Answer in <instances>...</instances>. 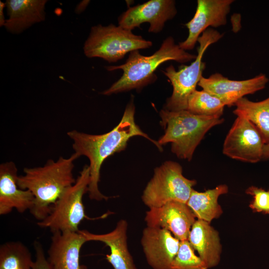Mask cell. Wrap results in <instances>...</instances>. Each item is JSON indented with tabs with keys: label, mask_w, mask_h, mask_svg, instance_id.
<instances>
[{
	"label": "cell",
	"mask_w": 269,
	"mask_h": 269,
	"mask_svg": "<svg viewBox=\"0 0 269 269\" xmlns=\"http://www.w3.org/2000/svg\"><path fill=\"white\" fill-rule=\"evenodd\" d=\"M196 218L186 203L171 201L161 207L150 208L144 220L147 227L165 229L182 241L188 240Z\"/></svg>",
	"instance_id": "obj_10"
},
{
	"label": "cell",
	"mask_w": 269,
	"mask_h": 269,
	"mask_svg": "<svg viewBox=\"0 0 269 269\" xmlns=\"http://www.w3.org/2000/svg\"><path fill=\"white\" fill-rule=\"evenodd\" d=\"M134 113V98H132L119 124L111 131L101 134H91L74 130L67 133L72 141L74 152L79 157H87L89 160L90 182L88 193L90 199L101 201L109 199L99 189L101 166L108 157L124 150L130 138L142 136L150 140L159 150H162V146L157 141L149 137L136 124Z\"/></svg>",
	"instance_id": "obj_1"
},
{
	"label": "cell",
	"mask_w": 269,
	"mask_h": 269,
	"mask_svg": "<svg viewBox=\"0 0 269 269\" xmlns=\"http://www.w3.org/2000/svg\"><path fill=\"white\" fill-rule=\"evenodd\" d=\"M90 182L89 165H85L75 182L68 188L52 206L49 214L37 225L49 229L52 233L77 232L83 220L88 218L85 212L83 196L88 192Z\"/></svg>",
	"instance_id": "obj_6"
},
{
	"label": "cell",
	"mask_w": 269,
	"mask_h": 269,
	"mask_svg": "<svg viewBox=\"0 0 269 269\" xmlns=\"http://www.w3.org/2000/svg\"><path fill=\"white\" fill-rule=\"evenodd\" d=\"M196 57V55L181 49L175 43L172 37H168L162 42L159 49L150 56L142 55L138 50H134L130 53L124 64L106 67L108 71L121 69L123 74L102 94L111 95L133 89L140 90L156 80L154 72L163 63L174 60L183 63L195 60Z\"/></svg>",
	"instance_id": "obj_3"
},
{
	"label": "cell",
	"mask_w": 269,
	"mask_h": 269,
	"mask_svg": "<svg viewBox=\"0 0 269 269\" xmlns=\"http://www.w3.org/2000/svg\"><path fill=\"white\" fill-rule=\"evenodd\" d=\"M188 241L208 268L219 264L222 251L219 235L210 223L196 220L191 227Z\"/></svg>",
	"instance_id": "obj_19"
},
{
	"label": "cell",
	"mask_w": 269,
	"mask_h": 269,
	"mask_svg": "<svg viewBox=\"0 0 269 269\" xmlns=\"http://www.w3.org/2000/svg\"><path fill=\"white\" fill-rule=\"evenodd\" d=\"M223 34L212 28H208L199 37L197 55L194 61L188 66H183L176 71L172 65L167 67L164 74L168 78L173 92L164 105V109L177 112L187 110L190 95L196 90L206 65L202 60L205 52L210 45L217 42Z\"/></svg>",
	"instance_id": "obj_5"
},
{
	"label": "cell",
	"mask_w": 269,
	"mask_h": 269,
	"mask_svg": "<svg viewBox=\"0 0 269 269\" xmlns=\"http://www.w3.org/2000/svg\"><path fill=\"white\" fill-rule=\"evenodd\" d=\"M226 106L218 97L205 90H195L188 100L187 110L196 115L221 117Z\"/></svg>",
	"instance_id": "obj_23"
},
{
	"label": "cell",
	"mask_w": 269,
	"mask_h": 269,
	"mask_svg": "<svg viewBox=\"0 0 269 269\" xmlns=\"http://www.w3.org/2000/svg\"><path fill=\"white\" fill-rule=\"evenodd\" d=\"M28 248L20 241H8L0 246V269H32Z\"/></svg>",
	"instance_id": "obj_22"
},
{
	"label": "cell",
	"mask_w": 269,
	"mask_h": 269,
	"mask_svg": "<svg viewBox=\"0 0 269 269\" xmlns=\"http://www.w3.org/2000/svg\"><path fill=\"white\" fill-rule=\"evenodd\" d=\"M269 81V78L264 74L247 80H232L216 73L208 78L203 76L198 85L219 98L225 106L232 107L245 96L264 89Z\"/></svg>",
	"instance_id": "obj_11"
},
{
	"label": "cell",
	"mask_w": 269,
	"mask_h": 269,
	"mask_svg": "<svg viewBox=\"0 0 269 269\" xmlns=\"http://www.w3.org/2000/svg\"><path fill=\"white\" fill-rule=\"evenodd\" d=\"M233 113L252 122L261 133L265 144L269 143V97L254 102L243 97L235 104Z\"/></svg>",
	"instance_id": "obj_21"
},
{
	"label": "cell",
	"mask_w": 269,
	"mask_h": 269,
	"mask_svg": "<svg viewBox=\"0 0 269 269\" xmlns=\"http://www.w3.org/2000/svg\"><path fill=\"white\" fill-rule=\"evenodd\" d=\"M228 192V187L225 184L219 185L215 188L203 192L193 189L186 204L198 219L210 223L213 219L218 218L223 213L218 199L220 195Z\"/></svg>",
	"instance_id": "obj_20"
},
{
	"label": "cell",
	"mask_w": 269,
	"mask_h": 269,
	"mask_svg": "<svg viewBox=\"0 0 269 269\" xmlns=\"http://www.w3.org/2000/svg\"><path fill=\"white\" fill-rule=\"evenodd\" d=\"M79 157L74 152L68 157L49 159L42 166L24 168V174L18 176L17 184L20 189L32 193L34 202L29 212L35 219H44L59 197L75 182L74 163Z\"/></svg>",
	"instance_id": "obj_2"
},
{
	"label": "cell",
	"mask_w": 269,
	"mask_h": 269,
	"mask_svg": "<svg viewBox=\"0 0 269 269\" xmlns=\"http://www.w3.org/2000/svg\"><path fill=\"white\" fill-rule=\"evenodd\" d=\"M265 145L255 126L248 119L237 117L223 145V153L234 159L257 163L263 159Z\"/></svg>",
	"instance_id": "obj_9"
},
{
	"label": "cell",
	"mask_w": 269,
	"mask_h": 269,
	"mask_svg": "<svg viewBox=\"0 0 269 269\" xmlns=\"http://www.w3.org/2000/svg\"><path fill=\"white\" fill-rule=\"evenodd\" d=\"M89 2V0H83L81 1L76 7V13H80L82 12L85 9Z\"/></svg>",
	"instance_id": "obj_28"
},
{
	"label": "cell",
	"mask_w": 269,
	"mask_h": 269,
	"mask_svg": "<svg viewBox=\"0 0 269 269\" xmlns=\"http://www.w3.org/2000/svg\"><path fill=\"white\" fill-rule=\"evenodd\" d=\"M263 159H269V143L265 144L264 146Z\"/></svg>",
	"instance_id": "obj_29"
},
{
	"label": "cell",
	"mask_w": 269,
	"mask_h": 269,
	"mask_svg": "<svg viewBox=\"0 0 269 269\" xmlns=\"http://www.w3.org/2000/svg\"><path fill=\"white\" fill-rule=\"evenodd\" d=\"M140 242L146 261L152 269H170L180 243L170 232L147 226L142 231Z\"/></svg>",
	"instance_id": "obj_14"
},
{
	"label": "cell",
	"mask_w": 269,
	"mask_h": 269,
	"mask_svg": "<svg viewBox=\"0 0 269 269\" xmlns=\"http://www.w3.org/2000/svg\"><path fill=\"white\" fill-rule=\"evenodd\" d=\"M175 1L173 0H150L130 7L118 18L119 25L132 31L141 23H149L148 31H161L165 23L176 14Z\"/></svg>",
	"instance_id": "obj_12"
},
{
	"label": "cell",
	"mask_w": 269,
	"mask_h": 269,
	"mask_svg": "<svg viewBox=\"0 0 269 269\" xmlns=\"http://www.w3.org/2000/svg\"><path fill=\"white\" fill-rule=\"evenodd\" d=\"M152 45L151 41L119 25L99 24L91 28L83 49L89 58L99 57L112 63L123 59L127 53Z\"/></svg>",
	"instance_id": "obj_7"
},
{
	"label": "cell",
	"mask_w": 269,
	"mask_h": 269,
	"mask_svg": "<svg viewBox=\"0 0 269 269\" xmlns=\"http://www.w3.org/2000/svg\"><path fill=\"white\" fill-rule=\"evenodd\" d=\"M164 134L157 141L162 145L171 143V150L180 159L190 161L206 134L224 122L218 117L194 115L187 110L177 112L162 109L159 112Z\"/></svg>",
	"instance_id": "obj_4"
},
{
	"label": "cell",
	"mask_w": 269,
	"mask_h": 269,
	"mask_svg": "<svg viewBox=\"0 0 269 269\" xmlns=\"http://www.w3.org/2000/svg\"><path fill=\"white\" fill-rule=\"evenodd\" d=\"M195 180L185 177L180 164L166 161L154 170L144 188L141 199L149 209L162 206L171 201L187 203Z\"/></svg>",
	"instance_id": "obj_8"
},
{
	"label": "cell",
	"mask_w": 269,
	"mask_h": 269,
	"mask_svg": "<svg viewBox=\"0 0 269 269\" xmlns=\"http://www.w3.org/2000/svg\"><path fill=\"white\" fill-rule=\"evenodd\" d=\"M6 6L5 3H4L2 2L1 1H0V25L4 26L5 20L4 17L3 15V8L4 7Z\"/></svg>",
	"instance_id": "obj_27"
},
{
	"label": "cell",
	"mask_w": 269,
	"mask_h": 269,
	"mask_svg": "<svg viewBox=\"0 0 269 269\" xmlns=\"http://www.w3.org/2000/svg\"><path fill=\"white\" fill-rule=\"evenodd\" d=\"M45 0H7L8 18L4 26L12 33H19L45 19Z\"/></svg>",
	"instance_id": "obj_18"
},
{
	"label": "cell",
	"mask_w": 269,
	"mask_h": 269,
	"mask_svg": "<svg viewBox=\"0 0 269 269\" xmlns=\"http://www.w3.org/2000/svg\"><path fill=\"white\" fill-rule=\"evenodd\" d=\"M246 193L253 196L250 207L255 212L269 214V190L255 186L249 187Z\"/></svg>",
	"instance_id": "obj_25"
},
{
	"label": "cell",
	"mask_w": 269,
	"mask_h": 269,
	"mask_svg": "<svg viewBox=\"0 0 269 269\" xmlns=\"http://www.w3.org/2000/svg\"><path fill=\"white\" fill-rule=\"evenodd\" d=\"M79 231L52 233L47 260L53 269H88L80 263V252L87 242Z\"/></svg>",
	"instance_id": "obj_15"
},
{
	"label": "cell",
	"mask_w": 269,
	"mask_h": 269,
	"mask_svg": "<svg viewBox=\"0 0 269 269\" xmlns=\"http://www.w3.org/2000/svg\"><path fill=\"white\" fill-rule=\"evenodd\" d=\"M127 231V222L121 219L114 230L105 234H94L86 230L79 232L88 242H100L110 248V253L106 255V258L114 269H137L128 250Z\"/></svg>",
	"instance_id": "obj_17"
},
{
	"label": "cell",
	"mask_w": 269,
	"mask_h": 269,
	"mask_svg": "<svg viewBox=\"0 0 269 269\" xmlns=\"http://www.w3.org/2000/svg\"><path fill=\"white\" fill-rule=\"evenodd\" d=\"M233 0H198L195 13L185 26L188 36L178 43L185 51L192 50L199 37L209 26L218 27L227 22V15Z\"/></svg>",
	"instance_id": "obj_13"
},
{
	"label": "cell",
	"mask_w": 269,
	"mask_h": 269,
	"mask_svg": "<svg viewBox=\"0 0 269 269\" xmlns=\"http://www.w3.org/2000/svg\"><path fill=\"white\" fill-rule=\"evenodd\" d=\"M206 264L194 253L188 240L180 241L178 253L173 260L170 269H208Z\"/></svg>",
	"instance_id": "obj_24"
},
{
	"label": "cell",
	"mask_w": 269,
	"mask_h": 269,
	"mask_svg": "<svg viewBox=\"0 0 269 269\" xmlns=\"http://www.w3.org/2000/svg\"><path fill=\"white\" fill-rule=\"evenodd\" d=\"M12 161L0 165V215H6L13 209L23 213L33 206L34 196L28 190L20 189L17 184L19 175Z\"/></svg>",
	"instance_id": "obj_16"
},
{
	"label": "cell",
	"mask_w": 269,
	"mask_h": 269,
	"mask_svg": "<svg viewBox=\"0 0 269 269\" xmlns=\"http://www.w3.org/2000/svg\"><path fill=\"white\" fill-rule=\"evenodd\" d=\"M35 260L32 265V269H53L45 255L42 245L38 241L34 243Z\"/></svg>",
	"instance_id": "obj_26"
}]
</instances>
